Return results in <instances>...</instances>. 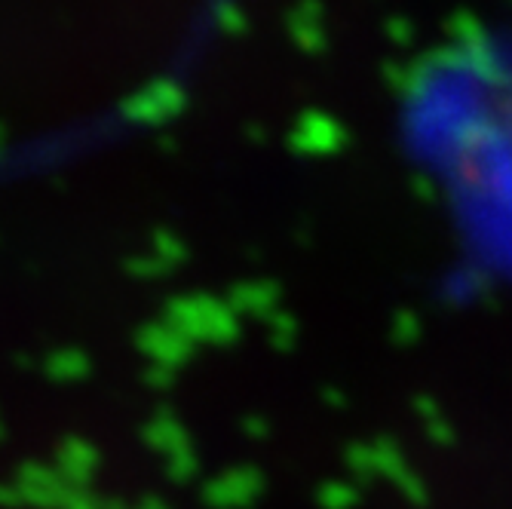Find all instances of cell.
<instances>
[{
    "mask_svg": "<svg viewBox=\"0 0 512 509\" xmlns=\"http://www.w3.org/2000/svg\"><path fill=\"white\" fill-rule=\"evenodd\" d=\"M163 319L197 347H227L240 338L237 310L215 295H175L166 301Z\"/></svg>",
    "mask_w": 512,
    "mask_h": 509,
    "instance_id": "6da1fadb",
    "label": "cell"
},
{
    "mask_svg": "<svg viewBox=\"0 0 512 509\" xmlns=\"http://www.w3.org/2000/svg\"><path fill=\"white\" fill-rule=\"evenodd\" d=\"M71 491L50 460H22L0 479V509H62Z\"/></svg>",
    "mask_w": 512,
    "mask_h": 509,
    "instance_id": "7a4b0ae2",
    "label": "cell"
},
{
    "mask_svg": "<svg viewBox=\"0 0 512 509\" xmlns=\"http://www.w3.org/2000/svg\"><path fill=\"white\" fill-rule=\"evenodd\" d=\"M261 497V473L249 464L224 467L203 476L197 485V500L203 509H252Z\"/></svg>",
    "mask_w": 512,
    "mask_h": 509,
    "instance_id": "3957f363",
    "label": "cell"
},
{
    "mask_svg": "<svg viewBox=\"0 0 512 509\" xmlns=\"http://www.w3.org/2000/svg\"><path fill=\"white\" fill-rule=\"evenodd\" d=\"M50 464L59 470V476L77 491V488H96L102 467H105V454L102 448L86 439V436H62L53 451H50Z\"/></svg>",
    "mask_w": 512,
    "mask_h": 509,
    "instance_id": "277c9868",
    "label": "cell"
},
{
    "mask_svg": "<svg viewBox=\"0 0 512 509\" xmlns=\"http://www.w3.org/2000/svg\"><path fill=\"white\" fill-rule=\"evenodd\" d=\"M135 347L145 356L148 365H160L172 375H178L181 368L197 356V344L191 338H184L178 329H172L166 319L145 322L135 335Z\"/></svg>",
    "mask_w": 512,
    "mask_h": 509,
    "instance_id": "5b68a950",
    "label": "cell"
},
{
    "mask_svg": "<svg viewBox=\"0 0 512 509\" xmlns=\"http://www.w3.org/2000/svg\"><path fill=\"white\" fill-rule=\"evenodd\" d=\"M142 445L157 457V464L166 467L172 464V460H181L188 454H197V442H194V433L188 430V424H184L175 411H154L151 418L142 424Z\"/></svg>",
    "mask_w": 512,
    "mask_h": 509,
    "instance_id": "8992f818",
    "label": "cell"
},
{
    "mask_svg": "<svg viewBox=\"0 0 512 509\" xmlns=\"http://www.w3.org/2000/svg\"><path fill=\"white\" fill-rule=\"evenodd\" d=\"M188 105V96L175 80H154L142 92H135L132 99L123 102V117L132 123H145V126H160L181 114V108Z\"/></svg>",
    "mask_w": 512,
    "mask_h": 509,
    "instance_id": "52a82bcc",
    "label": "cell"
},
{
    "mask_svg": "<svg viewBox=\"0 0 512 509\" xmlns=\"http://www.w3.org/2000/svg\"><path fill=\"white\" fill-rule=\"evenodd\" d=\"M40 372L46 381H53L59 387H71V384H80L92 375V359L80 347H56L53 353L43 356Z\"/></svg>",
    "mask_w": 512,
    "mask_h": 509,
    "instance_id": "ba28073f",
    "label": "cell"
},
{
    "mask_svg": "<svg viewBox=\"0 0 512 509\" xmlns=\"http://www.w3.org/2000/svg\"><path fill=\"white\" fill-rule=\"evenodd\" d=\"M62 509H132V503H126L123 497L105 494L99 488H77L71 491Z\"/></svg>",
    "mask_w": 512,
    "mask_h": 509,
    "instance_id": "9c48e42d",
    "label": "cell"
},
{
    "mask_svg": "<svg viewBox=\"0 0 512 509\" xmlns=\"http://www.w3.org/2000/svg\"><path fill=\"white\" fill-rule=\"evenodd\" d=\"M151 249H154V258L163 264L166 273L175 270L178 264H184V258H188V246H184V240L175 234H157Z\"/></svg>",
    "mask_w": 512,
    "mask_h": 509,
    "instance_id": "30bf717a",
    "label": "cell"
},
{
    "mask_svg": "<svg viewBox=\"0 0 512 509\" xmlns=\"http://www.w3.org/2000/svg\"><path fill=\"white\" fill-rule=\"evenodd\" d=\"M132 509H175L163 494H145V497H138L135 503H132Z\"/></svg>",
    "mask_w": 512,
    "mask_h": 509,
    "instance_id": "8fae6325",
    "label": "cell"
},
{
    "mask_svg": "<svg viewBox=\"0 0 512 509\" xmlns=\"http://www.w3.org/2000/svg\"><path fill=\"white\" fill-rule=\"evenodd\" d=\"M215 16H218V22H221V28H224V31H234V28H237V22H243V19H237V10L230 7V4H221Z\"/></svg>",
    "mask_w": 512,
    "mask_h": 509,
    "instance_id": "7c38bea8",
    "label": "cell"
},
{
    "mask_svg": "<svg viewBox=\"0 0 512 509\" xmlns=\"http://www.w3.org/2000/svg\"><path fill=\"white\" fill-rule=\"evenodd\" d=\"M4 148H7V138H4V132H0V154H4Z\"/></svg>",
    "mask_w": 512,
    "mask_h": 509,
    "instance_id": "4fadbf2b",
    "label": "cell"
},
{
    "mask_svg": "<svg viewBox=\"0 0 512 509\" xmlns=\"http://www.w3.org/2000/svg\"><path fill=\"white\" fill-rule=\"evenodd\" d=\"M4 433H7V427H4V418H0V439H4Z\"/></svg>",
    "mask_w": 512,
    "mask_h": 509,
    "instance_id": "5bb4252c",
    "label": "cell"
}]
</instances>
